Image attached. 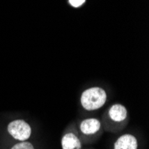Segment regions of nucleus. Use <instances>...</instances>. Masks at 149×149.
<instances>
[{"label":"nucleus","mask_w":149,"mask_h":149,"mask_svg":"<svg viewBox=\"0 0 149 149\" xmlns=\"http://www.w3.org/2000/svg\"><path fill=\"white\" fill-rule=\"evenodd\" d=\"M80 101L86 110H97L104 104L106 101V93L101 88H91L82 93Z\"/></svg>","instance_id":"obj_1"},{"label":"nucleus","mask_w":149,"mask_h":149,"mask_svg":"<svg viewBox=\"0 0 149 149\" xmlns=\"http://www.w3.org/2000/svg\"><path fill=\"white\" fill-rule=\"evenodd\" d=\"M7 130L13 138L20 141H25L31 137V126L22 120H15L10 123L7 126Z\"/></svg>","instance_id":"obj_2"},{"label":"nucleus","mask_w":149,"mask_h":149,"mask_svg":"<svg viewBox=\"0 0 149 149\" xmlns=\"http://www.w3.org/2000/svg\"><path fill=\"white\" fill-rule=\"evenodd\" d=\"M114 149H138L137 139L130 134L123 135L115 142Z\"/></svg>","instance_id":"obj_3"},{"label":"nucleus","mask_w":149,"mask_h":149,"mask_svg":"<svg viewBox=\"0 0 149 149\" xmlns=\"http://www.w3.org/2000/svg\"><path fill=\"white\" fill-rule=\"evenodd\" d=\"M100 123L97 119H87L80 123V130L84 134L90 135L96 133L100 129Z\"/></svg>","instance_id":"obj_4"},{"label":"nucleus","mask_w":149,"mask_h":149,"mask_svg":"<svg viewBox=\"0 0 149 149\" xmlns=\"http://www.w3.org/2000/svg\"><path fill=\"white\" fill-rule=\"evenodd\" d=\"M110 118L115 121H121L123 120L127 116V110L126 108L119 104H113L109 110Z\"/></svg>","instance_id":"obj_5"},{"label":"nucleus","mask_w":149,"mask_h":149,"mask_svg":"<svg viewBox=\"0 0 149 149\" xmlns=\"http://www.w3.org/2000/svg\"><path fill=\"white\" fill-rule=\"evenodd\" d=\"M80 142L73 133L65 134L62 139L63 149H80Z\"/></svg>","instance_id":"obj_6"},{"label":"nucleus","mask_w":149,"mask_h":149,"mask_svg":"<svg viewBox=\"0 0 149 149\" xmlns=\"http://www.w3.org/2000/svg\"><path fill=\"white\" fill-rule=\"evenodd\" d=\"M12 149H34V147L31 143L22 141L21 143H18V144L15 145L12 147Z\"/></svg>","instance_id":"obj_7"},{"label":"nucleus","mask_w":149,"mask_h":149,"mask_svg":"<svg viewBox=\"0 0 149 149\" xmlns=\"http://www.w3.org/2000/svg\"><path fill=\"white\" fill-rule=\"evenodd\" d=\"M85 1L86 0H69V3L73 7H79L80 6H82L85 3Z\"/></svg>","instance_id":"obj_8"}]
</instances>
